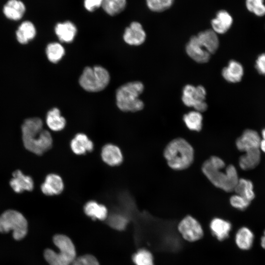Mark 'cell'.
<instances>
[{"instance_id": "1", "label": "cell", "mask_w": 265, "mask_h": 265, "mask_svg": "<svg viewBox=\"0 0 265 265\" xmlns=\"http://www.w3.org/2000/svg\"><path fill=\"white\" fill-rule=\"evenodd\" d=\"M225 167V163L222 159L212 156L204 162L201 170L214 186L229 192L234 190L239 178L233 165H229L224 171Z\"/></svg>"}, {"instance_id": "2", "label": "cell", "mask_w": 265, "mask_h": 265, "mask_svg": "<svg viewBox=\"0 0 265 265\" xmlns=\"http://www.w3.org/2000/svg\"><path fill=\"white\" fill-rule=\"evenodd\" d=\"M43 122L38 117L26 119L22 125V139L25 147L37 155L49 150L53 145L52 136L43 129Z\"/></svg>"}, {"instance_id": "3", "label": "cell", "mask_w": 265, "mask_h": 265, "mask_svg": "<svg viewBox=\"0 0 265 265\" xmlns=\"http://www.w3.org/2000/svg\"><path fill=\"white\" fill-rule=\"evenodd\" d=\"M163 156L171 169L183 170L193 163L194 151L186 140L178 137L172 139L166 145L163 151Z\"/></svg>"}, {"instance_id": "4", "label": "cell", "mask_w": 265, "mask_h": 265, "mask_svg": "<svg viewBox=\"0 0 265 265\" xmlns=\"http://www.w3.org/2000/svg\"><path fill=\"white\" fill-rule=\"evenodd\" d=\"M144 88L143 84L139 81L128 82L119 86L115 93L118 108L123 112H134L142 110L144 103L139 96Z\"/></svg>"}, {"instance_id": "5", "label": "cell", "mask_w": 265, "mask_h": 265, "mask_svg": "<svg viewBox=\"0 0 265 265\" xmlns=\"http://www.w3.org/2000/svg\"><path fill=\"white\" fill-rule=\"evenodd\" d=\"M54 245L58 248L59 252L47 249L44 256L50 265H71L76 257L75 246L67 236L56 235L53 238Z\"/></svg>"}, {"instance_id": "6", "label": "cell", "mask_w": 265, "mask_h": 265, "mask_svg": "<svg viewBox=\"0 0 265 265\" xmlns=\"http://www.w3.org/2000/svg\"><path fill=\"white\" fill-rule=\"evenodd\" d=\"M110 80L108 71L102 66L96 65L85 67L79 78V82L86 91L98 92L107 87Z\"/></svg>"}, {"instance_id": "7", "label": "cell", "mask_w": 265, "mask_h": 265, "mask_svg": "<svg viewBox=\"0 0 265 265\" xmlns=\"http://www.w3.org/2000/svg\"><path fill=\"white\" fill-rule=\"evenodd\" d=\"M13 232L16 240L23 238L27 231V222L24 215L18 211L9 210L0 215V232Z\"/></svg>"}, {"instance_id": "8", "label": "cell", "mask_w": 265, "mask_h": 265, "mask_svg": "<svg viewBox=\"0 0 265 265\" xmlns=\"http://www.w3.org/2000/svg\"><path fill=\"white\" fill-rule=\"evenodd\" d=\"M178 230L185 240L190 242L199 240L204 235L201 224L190 215L185 216L180 221L178 225Z\"/></svg>"}, {"instance_id": "9", "label": "cell", "mask_w": 265, "mask_h": 265, "mask_svg": "<svg viewBox=\"0 0 265 265\" xmlns=\"http://www.w3.org/2000/svg\"><path fill=\"white\" fill-rule=\"evenodd\" d=\"M146 34L142 26L137 22H132L127 27L123 34V40L131 46H139L145 41Z\"/></svg>"}, {"instance_id": "10", "label": "cell", "mask_w": 265, "mask_h": 265, "mask_svg": "<svg viewBox=\"0 0 265 265\" xmlns=\"http://www.w3.org/2000/svg\"><path fill=\"white\" fill-rule=\"evenodd\" d=\"M188 55L195 61L204 63L209 61L211 54L200 43L197 36L191 37L186 47Z\"/></svg>"}, {"instance_id": "11", "label": "cell", "mask_w": 265, "mask_h": 265, "mask_svg": "<svg viewBox=\"0 0 265 265\" xmlns=\"http://www.w3.org/2000/svg\"><path fill=\"white\" fill-rule=\"evenodd\" d=\"M261 137L258 133L253 130L247 129L236 140V145L238 149L241 152L259 148Z\"/></svg>"}, {"instance_id": "12", "label": "cell", "mask_w": 265, "mask_h": 265, "mask_svg": "<svg viewBox=\"0 0 265 265\" xmlns=\"http://www.w3.org/2000/svg\"><path fill=\"white\" fill-rule=\"evenodd\" d=\"M101 156L103 161L110 166L120 165L123 160V155L120 148L113 144L108 143L102 148Z\"/></svg>"}, {"instance_id": "13", "label": "cell", "mask_w": 265, "mask_h": 265, "mask_svg": "<svg viewBox=\"0 0 265 265\" xmlns=\"http://www.w3.org/2000/svg\"><path fill=\"white\" fill-rule=\"evenodd\" d=\"M64 184L62 178L58 174H48L41 186L43 193L48 196L60 194L63 191Z\"/></svg>"}, {"instance_id": "14", "label": "cell", "mask_w": 265, "mask_h": 265, "mask_svg": "<svg viewBox=\"0 0 265 265\" xmlns=\"http://www.w3.org/2000/svg\"><path fill=\"white\" fill-rule=\"evenodd\" d=\"M206 96L197 87L187 84L183 88L182 101L185 105L195 108L199 104L205 102Z\"/></svg>"}, {"instance_id": "15", "label": "cell", "mask_w": 265, "mask_h": 265, "mask_svg": "<svg viewBox=\"0 0 265 265\" xmlns=\"http://www.w3.org/2000/svg\"><path fill=\"white\" fill-rule=\"evenodd\" d=\"M94 143L88 136L81 132L78 133L70 142V148L76 155H83L92 151Z\"/></svg>"}, {"instance_id": "16", "label": "cell", "mask_w": 265, "mask_h": 265, "mask_svg": "<svg viewBox=\"0 0 265 265\" xmlns=\"http://www.w3.org/2000/svg\"><path fill=\"white\" fill-rule=\"evenodd\" d=\"M10 181V185L15 192L32 191L33 189V181L30 176L24 175L19 170L14 171Z\"/></svg>"}, {"instance_id": "17", "label": "cell", "mask_w": 265, "mask_h": 265, "mask_svg": "<svg viewBox=\"0 0 265 265\" xmlns=\"http://www.w3.org/2000/svg\"><path fill=\"white\" fill-rule=\"evenodd\" d=\"M54 31L60 42L70 43L76 37L77 28L74 23L67 21L57 23L55 26Z\"/></svg>"}, {"instance_id": "18", "label": "cell", "mask_w": 265, "mask_h": 265, "mask_svg": "<svg viewBox=\"0 0 265 265\" xmlns=\"http://www.w3.org/2000/svg\"><path fill=\"white\" fill-rule=\"evenodd\" d=\"M233 22V18L228 12L219 10L211 21L212 29L217 34H224L230 28Z\"/></svg>"}, {"instance_id": "19", "label": "cell", "mask_w": 265, "mask_h": 265, "mask_svg": "<svg viewBox=\"0 0 265 265\" xmlns=\"http://www.w3.org/2000/svg\"><path fill=\"white\" fill-rule=\"evenodd\" d=\"M202 47L211 54L214 53L218 48L219 41L217 35L212 29H207L200 32L197 35Z\"/></svg>"}, {"instance_id": "20", "label": "cell", "mask_w": 265, "mask_h": 265, "mask_svg": "<svg viewBox=\"0 0 265 265\" xmlns=\"http://www.w3.org/2000/svg\"><path fill=\"white\" fill-rule=\"evenodd\" d=\"M244 70L242 65L238 61L230 60L228 65L222 71L223 78L231 83L239 82L243 76Z\"/></svg>"}, {"instance_id": "21", "label": "cell", "mask_w": 265, "mask_h": 265, "mask_svg": "<svg viewBox=\"0 0 265 265\" xmlns=\"http://www.w3.org/2000/svg\"><path fill=\"white\" fill-rule=\"evenodd\" d=\"M212 233L216 238L222 241L227 238L231 230V223L224 219L219 217L213 218L210 224Z\"/></svg>"}, {"instance_id": "22", "label": "cell", "mask_w": 265, "mask_h": 265, "mask_svg": "<svg viewBox=\"0 0 265 265\" xmlns=\"http://www.w3.org/2000/svg\"><path fill=\"white\" fill-rule=\"evenodd\" d=\"M25 11V5L20 0H9L3 8V14L5 17L14 21L21 19L24 16Z\"/></svg>"}, {"instance_id": "23", "label": "cell", "mask_w": 265, "mask_h": 265, "mask_svg": "<svg viewBox=\"0 0 265 265\" xmlns=\"http://www.w3.org/2000/svg\"><path fill=\"white\" fill-rule=\"evenodd\" d=\"M83 211L86 215L93 219L104 220L108 216V210L106 206L95 200L87 202L84 206Z\"/></svg>"}, {"instance_id": "24", "label": "cell", "mask_w": 265, "mask_h": 265, "mask_svg": "<svg viewBox=\"0 0 265 265\" xmlns=\"http://www.w3.org/2000/svg\"><path fill=\"white\" fill-rule=\"evenodd\" d=\"M46 122L49 128L54 132L63 130L66 125L65 118L61 115L60 110L56 107H54L48 112Z\"/></svg>"}, {"instance_id": "25", "label": "cell", "mask_w": 265, "mask_h": 265, "mask_svg": "<svg viewBox=\"0 0 265 265\" xmlns=\"http://www.w3.org/2000/svg\"><path fill=\"white\" fill-rule=\"evenodd\" d=\"M261 159L259 148L249 150L244 152L239 159V165L244 170H248L256 167Z\"/></svg>"}, {"instance_id": "26", "label": "cell", "mask_w": 265, "mask_h": 265, "mask_svg": "<svg viewBox=\"0 0 265 265\" xmlns=\"http://www.w3.org/2000/svg\"><path fill=\"white\" fill-rule=\"evenodd\" d=\"M254 238V235L252 231L246 227H242L236 233L235 242L240 249L247 250L251 248Z\"/></svg>"}, {"instance_id": "27", "label": "cell", "mask_w": 265, "mask_h": 265, "mask_svg": "<svg viewBox=\"0 0 265 265\" xmlns=\"http://www.w3.org/2000/svg\"><path fill=\"white\" fill-rule=\"evenodd\" d=\"M36 30L34 25L30 21L23 22L16 31V37L18 42L22 44L27 43L34 38Z\"/></svg>"}, {"instance_id": "28", "label": "cell", "mask_w": 265, "mask_h": 265, "mask_svg": "<svg viewBox=\"0 0 265 265\" xmlns=\"http://www.w3.org/2000/svg\"><path fill=\"white\" fill-rule=\"evenodd\" d=\"M183 121L186 127L190 131L199 132L202 128L203 117L201 112L191 111L183 116Z\"/></svg>"}, {"instance_id": "29", "label": "cell", "mask_w": 265, "mask_h": 265, "mask_svg": "<svg viewBox=\"0 0 265 265\" xmlns=\"http://www.w3.org/2000/svg\"><path fill=\"white\" fill-rule=\"evenodd\" d=\"M234 191L236 194L243 196L250 202L255 197L253 184L251 181L246 179H239Z\"/></svg>"}, {"instance_id": "30", "label": "cell", "mask_w": 265, "mask_h": 265, "mask_svg": "<svg viewBox=\"0 0 265 265\" xmlns=\"http://www.w3.org/2000/svg\"><path fill=\"white\" fill-rule=\"evenodd\" d=\"M46 53L47 58L50 62L56 63L63 58L65 51L61 44L58 42H53L47 45Z\"/></svg>"}, {"instance_id": "31", "label": "cell", "mask_w": 265, "mask_h": 265, "mask_svg": "<svg viewBox=\"0 0 265 265\" xmlns=\"http://www.w3.org/2000/svg\"><path fill=\"white\" fill-rule=\"evenodd\" d=\"M126 0H102V7L110 16L121 13L125 8Z\"/></svg>"}, {"instance_id": "32", "label": "cell", "mask_w": 265, "mask_h": 265, "mask_svg": "<svg viewBox=\"0 0 265 265\" xmlns=\"http://www.w3.org/2000/svg\"><path fill=\"white\" fill-rule=\"evenodd\" d=\"M135 265H155L152 254L147 249H140L132 256Z\"/></svg>"}, {"instance_id": "33", "label": "cell", "mask_w": 265, "mask_h": 265, "mask_svg": "<svg viewBox=\"0 0 265 265\" xmlns=\"http://www.w3.org/2000/svg\"><path fill=\"white\" fill-rule=\"evenodd\" d=\"M107 218V223L110 226L114 229L120 231L126 228L129 221L127 217L119 213H113Z\"/></svg>"}, {"instance_id": "34", "label": "cell", "mask_w": 265, "mask_h": 265, "mask_svg": "<svg viewBox=\"0 0 265 265\" xmlns=\"http://www.w3.org/2000/svg\"><path fill=\"white\" fill-rule=\"evenodd\" d=\"M148 8L155 12H160L169 9L174 0H146Z\"/></svg>"}, {"instance_id": "35", "label": "cell", "mask_w": 265, "mask_h": 265, "mask_svg": "<svg viewBox=\"0 0 265 265\" xmlns=\"http://www.w3.org/2000/svg\"><path fill=\"white\" fill-rule=\"evenodd\" d=\"M264 0H246V7L248 11L257 16L262 17L265 15Z\"/></svg>"}, {"instance_id": "36", "label": "cell", "mask_w": 265, "mask_h": 265, "mask_svg": "<svg viewBox=\"0 0 265 265\" xmlns=\"http://www.w3.org/2000/svg\"><path fill=\"white\" fill-rule=\"evenodd\" d=\"M230 203L232 207L239 210H244L250 203V201L243 196L236 194L230 198Z\"/></svg>"}, {"instance_id": "37", "label": "cell", "mask_w": 265, "mask_h": 265, "mask_svg": "<svg viewBox=\"0 0 265 265\" xmlns=\"http://www.w3.org/2000/svg\"><path fill=\"white\" fill-rule=\"evenodd\" d=\"M71 265H100V264L94 256L88 254L76 258Z\"/></svg>"}, {"instance_id": "38", "label": "cell", "mask_w": 265, "mask_h": 265, "mask_svg": "<svg viewBox=\"0 0 265 265\" xmlns=\"http://www.w3.org/2000/svg\"><path fill=\"white\" fill-rule=\"evenodd\" d=\"M255 67L259 74L265 75V53L258 56L256 60Z\"/></svg>"}, {"instance_id": "39", "label": "cell", "mask_w": 265, "mask_h": 265, "mask_svg": "<svg viewBox=\"0 0 265 265\" xmlns=\"http://www.w3.org/2000/svg\"><path fill=\"white\" fill-rule=\"evenodd\" d=\"M102 0H84V6L85 9L92 12L102 6Z\"/></svg>"}, {"instance_id": "40", "label": "cell", "mask_w": 265, "mask_h": 265, "mask_svg": "<svg viewBox=\"0 0 265 265\" xmlns=\"http://www.w3.org/2000/svg\"><path fill=\"white\" fill-rule=\"evenodd\" d=\"M262 139L261 140L259 148L265 153V128L262 132Z\"/></svg>"}, {"instance_id": "41", "label": "cell", "mask_w": 265, "mask_h": 265, "mask_svg": "<svg viewBox=\"0 0 265 265\" xmlns=\"http://www.w3.org/2000/svg\"><path fill=\"white\" fill-rule=\"evenodd\" d=\"M261 245L263 248L265 249V231L261 238Z\"/></svg>"}]
</instances>
